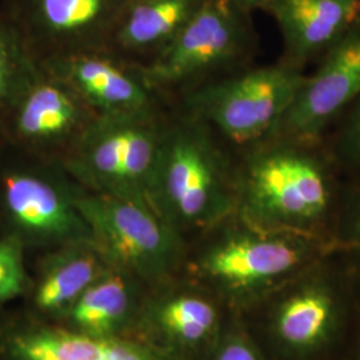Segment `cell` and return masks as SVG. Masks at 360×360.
Wrapping results in <instances>:
<instances>
[{
	"mask_svg": "<svg viewBox=\"0 0 360 360\" xmlns=\"http://www.w3.org/2000/svg\"><path fill=\"white\" fill-rule=\"evenodd\" d=\"M235 171L236 206L250 226L306 232L328 212L333 186L322 159L309 144L263 139Z\"/></svg>",
	"mask_w": 360,
	"mask_h": 360,
	"instance_id": "obj_1",
	"label": "cell"
},
{
	"mask_svg": "<svg viewBox=\"0 0 360 360\" xmlns=\"http://www.w3.org/2000/svg\"><path fill=\"white\" fill-rule=\"evenodd\" d=\"M210 129L193 116L165 129L150 205L174 229L210 227L236 207L235 171Z\"/></svg>",
	"mask_w": 360,
	"mask_h": 360,
	"instance_id": "obj_2",
	"label": "cell"
},
{
	"mask_svg": "<svg viewBox=\"0 0 360 360\" xmlns=\"http://www.w3.org/2000/svg\"><path fill=\"white\" fill-rule=\"evenodd\" d=\"M165 129L154 111L96 115L68 147L65 168L94 193L150 203Z\"/></svg>",
	"mask_w": 360,
	"mask_h": 360,
	"instance_id": "obj_3",
	"label": "cell"
},
{
	"mask_svg": "<svg viewBox=\"0 0 360 360\" xmlns=\"http://www.w3.org/2000/svg\"><path fill=\"white\" fill-rule=\"evenodd\" d=\"M304 79L290 63L250 70L195 91L190 116L231 142L250 146L270 136Z\"/></svg>",
	"mask_w": 360,
	"mask_h": 360,
	"instance_id": "obj_4",
	"label": "cell"
},
{
	"mask_svg": "<svg viewBox=\"0 0 360 360\" xmlns=\"http://www.w3.org/2000/svg\"><path fill=\"white\" fill-rule=\"evenodd\" d=\"M250 11L233 0H205L188 23L139 71L151 91L174 87L243 56L255 40Z\"/></svg>",
	"mask_w": 360,
	"mask_h": 360,
	"instance_id": "obj_5",
	"label": "cell"
},
{
	"mask_svg": "<svg viewBox=\"0 0 360 360\" xmlns=\"http://www.w3.org/2000/svg\"><path fill=\"white\" fill-rule=\"evenodd\" d=\"M101 257L144 274L165 271L176 257V229L147 202L108 193L75 196Z\"/></svg>",
	"mask_w": 360,
	"mask_h": 360,
	"instance_id": "obj_6",
	"label": "cell"
},
{
	"mask_svg": "<svg viewBox=\"0 0 360 360\" xmlns=\"http://www.w3.org/2000/svg\"><path fill=\"white\" fill-rule=\"evenodd\" d=\"M126 0H0L34 53L110 51Z\"/></svg>",
	"mask_w": 360,
	"mask_h": 360,
	"instance_id": "obj_7",
	"label": "cell"
},
{
	"mask_svg": "<svg viewBox=\"0 0 360 360\" xmlns=\"http://www.w3.org/2000/svg\"><path fill=\"white\" fill-rule=\"evenodd\" d=\"M266 139L314 144L360 96V22L322 55Z\"/></svg>",
	"mask_w": 360,
	"mask_h": 360,
	"instance_id": "obj_8",
	"label": "cell"
},
{
	"mask_svg": "<svg viewBox=\"0 0 360 360\" xmlns=\"http://www.w3.org/2000/svg\"><path fill=\"white\" fill-rule=\"evenodd\" d=\"M309 240L300 232L263 230L250 226L210 248L202 266L221 283L248 288L290 274L309 255Z\"/></svg>",
	"mask_w": 360,
	"mask_h": 360,
	"instance_id": "obj_9",
	"label": "cell"
},
{
	"mask_svg": "<svg viewBox=\"0 0 360 360\" xmlns=\"http://www.w3.org/2000/svg\"><path fill=\"white\" fill-rule=\"evenodd\" d=\"M108 51L77 52L50 58L46 71L90 107L96 115L151 112V90L141 74H134Z\"/></svg>",
	"mask_w": 360,
	"mask_h": 360,
	"instance_id": "obj_10",
	"label": "cell"
},
{
	"mask_svg": "<svg viewBox=\"0 0 360 360\" xmlns=\"http://www.w3.org/2000/svg\"><path fill=\"white\" fill-rule=\"evenodd\" d=\"M4 205L13 223L28 235L49 242L92 245L91 231L75 206V196L52 180L32 172L8 174Z\"/></svg>",
	"mask_w": 360,
	"mask_h": 360,
	"instance_id": "obj_11",
	"label": "cell"
},
{
	"mask_svg": "<svg viewBox=\"0 0 360 360\" xmlns=\"http://www.w3.org/2000/svg\"><path fill=\"white\" fill-rule=\"evenodd\" d=\"M11 111L18 138L35 147L65 144L68 148L96 116L74 91L43 68Z\"/></svg>",
	"mask_w": 360,
	"mask_h": 360,
	"instance_id": "obj_12",
	"label": "cell"
},
{
	"mask_svg": "<svg viewBox=\"0 0 360 360\" xmlns=\"http://www.w3.org/2000/svg\"><path fill=\"white\" fill-rule=\"evenodd\" d=\"M290 65L322 56L360 22V0H271Z\"/></svg>",
	"mask_w": 360,
	"mask_h": 360,
	"instance_id": "obj_13",
	"label": "cell"
},
{
	"mask_svg": "<svg viewBox=\"0 0 360 360\" xmlns=\"http://www.w3.org/2000/svg\"><path fill=\"white\" fill-rule=\"evenodd\" d=\"M203 3L205 0H126L110 51L154 58L179 34Z\"/></svg>",
	"mask_w": 360,
	"mask_h": 360,
	"instance_id": "obj_14",
	"label": "cell"
},
{
	"mask_svg": "<svg viewBox=\"0 0 360 360\" xmlns=\"http://www.w3.org/2000/svg\"><path fill=\"white\" fill-rule=\"evenodd\" d=\"M18 360H158L146 348L111 338L82 331L38 330L13 339Z\"/></svg>",
	"mask_w": 360,
	"mask_h": 360,
	"instance_id": "obj_15",
	"label": "cell"
},
{
	"mask_svg": "<svg viewBox=\"0 0 360 360\" xmlns=\"http://www.w3.org/2000/svg\"><path fill=\"white\" fill-rule=\"evenodd\" d=\"M336 304L322 287H306L287 297L276 314V335L284 346L309 351L323 345L334 328Z\"/></svg>",
	"mask_w": 360,
	"mask_h": 360,
	"instance_id": "obj_16",
	"label": "cell"
},
{
	"mask_svg": "<svg viewBox=\"0 0 360 360\" xmlns=\"http://www.w3.org/2000/svg\"><path fill=\"white\" fill-rule=\"evenodd\" d=\"M101 272L99 252L92 245H71L55 257L37 292V304L44 311L74 306Z\"/></svg>",
	"mask_w": 360,
	"mask_h": 360,
	"instance_id": "obj_17",
	"label": "cell"
},
{
	"mask_svg": "<svg viewBox=\"0 0 360 360\" xmlns=\"http://www.w3.org/2000/svg\"><path fill=\"white\" fill-rule=\"evenodd\" d=\"M129 309V291L124 281L115 275H102L80 295L71 316L79 331L108 335L123 321Z\"/></svg>",
	"mask_w": 360,
	"mask_h": 360,
	"instance_id": "obj_18",
	"label": "cell"
},
{
	"mask_svg": "<svg viewBox=\"0 0 360 360\" xmlns=\"http://www.w3.org/2000/svg\"><path fill=\"white\" fill-rule=\"evenodd\" d=\"M35 53L13 19L0 8V110L13 105L32 80L40 67L32 59Z\"/></svg>",
	"mask_w": 360,
	"mask_h": 360,
	"instance_id": "obj_19",
	"label": "cell"
},
{
	"mask_svg": "<svg viewBox=\"0 0 360 360\" xmlns=\"http://www.w3.org/2000/svg\"><path fill=\"white\" fill-rule=\"evenodd\" d=\"M160 322L165 330L184 343H198L214 330L217 312L200 297H176L162 309Z\"/></svg>",
	"mask_w": 360,
	"mask_h": 360,
	"instance_id": "obj_20",
	"label": "cell"
},
{
	"mask_svg": "<svg viewBox=\"0 0 360 360\" xmlns=\"http://www.w3.org/2000/svg\"><path fill=\"white\" fill-rule=\"evenodd\" d=\"M25 285L22 242L16 236L0 240V303L19 295Z\"/></svg>",
	"mask_w": 360,
	"mask_h": 360,
	"instance_id": "obj_21",
	"label": "cell"
},
{
	"mask_svg": "<svg viewBox=\"0 0 360 360\" xmlns=\"http://www.w3.org/2000/svg\"><path fill=\"white\" fill-rule=\"evenodd\" d=\"M349 108L351 114L342 136V151L348 160L360 166V96Z\"/></svg>",
	"mask_w": 360,
	"mask_h": 360,
	"instance_id": "obj_22",
	"label": "cell"
},
{
	"mask_svg": "<svg viewBox=\"0 0 360 360\" xmlns=\"http://www.w3.org/2000/svg\"><path fill=\"white\" fill-rule=\"evenodd\" d=\"M215 360H260L254 347L242 338H232L220 348Z\"/></svg>",
	"mask_w": 360,
	"mask_h": 360,
	"instance_id": "obj_23",
	"label": "cell"
},
{
	"mask_svg": "<svg viewBox=\"0 0 360 360\" xmlns=\"http://www.w3.org/2000/svg\"><path fill=\"white\" fill-rule=\"evenodd\" d=\"M236 1L240 7H243L247 11L254 13V11H266L269 3L271 0H233Z\"/></svg>",
	"mask_w": 360,
	"mask_h": 360,
	"instance_id": "obj_24",
	"label": "cell"
},
{
	"mask_svg": "<svg viewBox=\"0 0 360 360\" xmlns=\"http://www.w3.org/2000/svg\"><path fill=\"white\" fill-rule=\"evenodd\" d=\"M355 233H356V236H358V239H359L360 242V203L359 206H358V210H356V215H355Z\"/></svg>",
	"mask_w": 360,
	"mask_h": 360,
	"instance_id": "obj_25",
	"label": "cell"
}]
</instances>
